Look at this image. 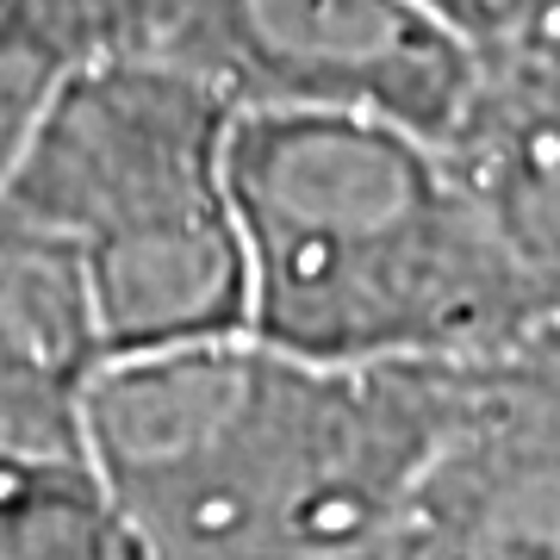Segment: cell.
Here are the masks:
<instances>
[{"mask_svg": "<svg viewBox=\"0 0 560 560\" xmlns=\"http://www.w3.org/2000/svg\"><path fill=\"white\" fill-rule=\"evenodd\" d=\"M156 0H7V25L38 38L57 62L143 50Z\"/></svg>", "mask_w": 560, "mask_h": 560, "instance_id": "9", "label": "cell"}, {"mask_svg": "<svg viewBox=\"0 0 560 560\" xmlns=\"http://www.w3.org/2000/svg\"><path fill=\"white\" fill-rule=\"evenodd\" d=\"M224 180L243 237V330L312 361L474 355L541 330L436 138L374 113H231Z\"/></svg>", "mask_w": 560, "mask_h": 560, "instance_id": "2", "label": "cell"}, {"mask_svg": "<svg viewBox=\"0 0 560 560\" xmlns=\"http://www.w3.org/2000/svg\"><path fill=\"white\" fill-rule=\"evenodd\" d=\"M62 69L69 62H57L38 38H25L20 25L0 20V187L20 168L25 138H32V125H38V113H44V101H50V88H57Z\"/></svg>", "mask_w": 560, "mask_h": 560, "instance_id": "10", "label": "cell"}, {"mask_svg": "<svg viewBox=\"0 0 560 560\" xmlns=\"http://www.w3.org/2000/svg\"><path fill=\"white\" fill-rule=\"evenodd\" d=\"M101 361L75 249L0 206V436H81V381Z\"/></svg>", "mask_w": 560, "mask_h": 560, "instance_id": "7", "label": "cell"}, {"mask_svg": "<svg viewBox=\"0 0 560 560\" xmlns=\"http://www.w3.org/2000/svg\"><path fill=\"white\" fill-rule=\"evenodd\" d=\"M442 156L560 324V0L474 50Z\"/></svg>", "mask_w": 560, "mask_h": 560, "instance_id": "6", "label": "cell"}, {"mask_svg": "<svg viewBox=\"0 0 560 560\" xmlns=\"http://www.w3.org/2000/svg\"><path fill=\"white\" fill-rule=\"evenodd\" d=\"M0 20H7V0H0Z\"/></svg>", "mask_w": 560, "mask_h": 560, "instance_id": "12", "label": "cell"}, {"mask_svg": "<svg viewBox=\"0 0 560 560\" xmlns=\"http://www.w3.org/2000/svg\"><path fill=\"white\" fill-rule=\"evenodd\" d=\"M0 560H143L81 436H0Z\"/></svg>", "mask_w": 560, "mask_h": 560, "instance_id": "8", "label": "cell"}, {"mask_svg": "<svg viewBox=\"0 0 560 560\" xmlns=\"http://www.w3.org/2000/svg\"><path fill=\"white\" fill-rule=\"evenodd\" d=\"M423 7H430V13H442V20L460 32V38L492 44V38H504L511 25L536 20L548 0H423Z\"/></svg>", "mask_w": 560, "mask_h": 560, "instance_id": "11", "label": "cell"}, {"mask_svg": "<svg viewBox=\"0 0 560 560\" xmlns=\"http://www.w3.org/2000/svg\"><path fill=\"white\" fill-rule=\"evenodd\" d=\"M224 138L231 106L150 50L57 75L0 206L75 249L101 355L243 330Z\"/></svg>", "mask_w": 560, "mask_h": 560, "instance_id": "3", "label": "cell"}, {"mask_svg": "<svg viewBox=\"0 0 560 560\" xmlns=\"http://www.w3.org/2000/svg\"><path fill=\"white\" fill-rule=\"evenodd\" d=\"M81 448L156 560H386L430 361H312L256 330L101 355Z\"/></svg>", "mask_w": 560, "mask_h": 560, "instance_id": "1", "label": "cell"}, {"mask_svg": "<svg viewBox=\"0 0 560 560\" xmlns=\"http://www.w3.org/2000/svg\"><path fill=\"white\" fill-rule=\"evenodd\" d=\"M560 555V324L430 355V430L386 560Z\"/></svg>", "mask_w": 560, "mask_h": 560, "instance_id": "5", "label": "cell"}, {"mask_svg": "<svg viewBox=\"0 0 560 560\" xmlns=\"http://www.w3.org/2000/svg\"><path fill=\"white\" fill-rule=\"evenodd\" d=\"M143 50L206 81L231 113H374L442 138L480 44L423 0H156Z\"/></svg>", "mask_w": 560, "mask_h": 560, "instance_id": "4", "label": "cell"}]
</instances>
